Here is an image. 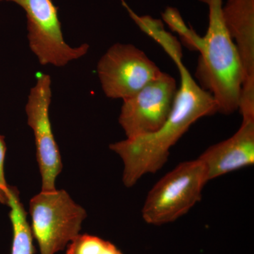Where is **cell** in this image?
<instances>
[{
	"instance_id": "6da1fadb",
	"label": "cell",
	"mask_w": 254,
	"mask_h": 254,
	"mask_svg": "<svg viewBox=\"0 0 254 254\" xmlns=\"http://www.w3.org/2000/svg\"><path fill=\"white\" fill-rule=\"evenodd\" d=\"M176 64L181 83L171 113L163 126L154 133L110 145V149L123 160V181L127 187L134 186L147 174L157 173L168 161L172 147L193 123L218 113L212 95L200 88L182 62Z\"/></svg>"
},
{
	"instance_id": "7a4b0ae2",
	"label": "cell",
	"mask_w": 254,
	"mask_h": 254,
	"mask_svg": "<svg viewBox=\"0 0 254 254\" xmlns=\"http://www.w3.org/2000/svg\"><path fill=\"white\" fill-rule=\"evenodd\" d=\"M199 1L208 5L209 23L198 49L197 83L212 95L218 113L231 115L240 105L244 78L242 62L224 23L222 0Z\"/></svg>"
},
{
	"instance_id": "3957f363",
	"label": "cell",
	"mask_w": 254,
	"mask_h": 254,
	"mask_svg": "<svg viewBox=\"0 0 254 254\" xmlns=\"http://www.w3.org/2000/svg\"><path fill=\"white\" fill-rule=\"evenodd\" d=\"M208 181L200 159L180 163L148 192L142 209L143 220L157 226L175 222L201 200L202 190Z\"/></svg>"
},
{
	"instance_id": "277c9868",
	"label": "cell",
	"mask_w": 254,
	"mask_h": 254,
	"mask_svg": "<svg viewBox=\"0 0 254 254\" xmlns=\"http://www.w3.org/2000/svg\"><path fill=\"white\" fill-rule=\"evenodd\" d=\"M31 230L41 254H55L67 247L81 230L86 210L65 190L42 191L30 200Z\"/></svg>"
},
{
	"instance_id": "5b68a950",
	"label": "cell",
	"mask_w": 254,
	"mask_h": 254,
	"mask_svg": "<svg viewBox=\"0 0 254 254\" xmlns=\"http://www.w3.org/2000/svg\"><path fill=\"white\" fill-rule=\"evenodd\" d=\"M11 1L24 10L31 51L42 65L62 67L88 53L89 45L73 48L64 39L58 7L52 0H0Z\"/></svg>"
},
{
	"instance_id": "8992f818",
	"label": "cell",
	"mask_w": 254,
	"mask_h": 254,
	"mask_svg": "<svg viewBox=\"0 0 254 254\" xmlns=\"http://www.w3.org/2000/svg\"><path fill=\"white\" fill-rule=\"evenodd\" d=\"M97 73L107 97L125 100L158 77L162 71L136 46L116 43L100 58Z\"/></svg>"
},
{
	"instance_id": "52a82bcc",
	"label": "cell",
	"mask_w": 254,
	"mask_h": 254,
	"mask_svg": "<svg viewBox=\"0 0 254 254\" xmlns=\"http://www.w3.org/2000/svg\"><path fill=\"white\" fill-rule=\"evenodd\" d=\"M177 90L175 78L162 71L139 91L123 100L119 123L127 138L158 131L171 113Z\"/></svg>"
},
{
	"instance_id": "ba28073f",
	"label": "cell",
	"mask_w": 254,
	"mask_h": 254,
	"mask_svg": "<svg viewBox=\"0 0 254 254\" xmlns=\"http://www.w3.org/2000/svg\"><path fill=\"white\" fill-rule=\"evenodd\" d=\"M51 99V78L48 74L42 73L30 91L26 105L28 125L34 133L42 191L56 190L55 181L63 170L61 155L50 123Z\"/></svg>"
},
{
	"instance_id": "9c48e42d",
	"label": "cell",
	"mask_w": 254,
	"mask_h": 254,
	"mask_svg": "<svg viewBox=\"0 0 254 254\" xmlns=\"http://www.w3.org/2000/svg\"><path fill=\"white\" fill-rule=\"evenodd\" d=\"M222 14L243 69L239 109L251 111L254 110V0H226Z\"/></svg>"
},
{
	"instance_id": "30bf717a",
	"label": "cell",
	"mask_w": 254,
	"mask_h": 254,
	"mask_svg": "<svg viewBox=\"0 0 254 254\" xmlns=\"http://www.w3.org/2000/svg\"><path fill=\"white\" fill-rule=\"evenodd\" d=\"M204 164L209 181L254 163V118H243L236 133L209 147L198 158Z\"/></svg>"
},
{
	"instance_id": "8fae6325",
	"label": "cell",
	"mask_w": 254,
	"mask_h": 254,
	"mask_svg": "<svg viewBox=\"0 0 254 254\" xmlns=\"http://www.w3.org/2000/svg\"><path fill=\"white\" fill-rule=\"evenodd\" d=\"M9 218L12 225L13 238L11 254H34L33 236L27 220V214L19 198V192L10 187Z\"/></svg>"
},
{
	"instance_id": "7c38bea8",
	"label": "cell",
	"mask_w": 254,
	"mask_h": 254,
	"mask_svg": "<svg viewBox=\"0 0 254 254\" xmlns=\"http://www.w3.org/2000/svg\"><path fill=\"white\" fill-rule=\"evenodd\" d=\"M123 6L126 8L132 19L141 28L142 31L153 37L155 40L163 46L164 49L168 52L175 63L182 61V48L177 38L173 35L165 31L163 23L160 20L155 19L151 16H138L135 14L124 0H121Z\"/></svg>"
},
{
	"instance_id": "4fadbf2b",
	"label": "cell",
	"mask_w": 254,
	"mask_h": 254,
	"mask_svg": "<svg viewBox=\"0 0 254 254\" xmlns=\"http://www.w3.org/2000/svg\"><path fill=\"white\" fill-rule=\"evenodd\" d=\"M66 254H123L109 241L88 234H79L67 245Z\"/></svg>"
},
{
	"instance_id": "5bb4252c",
	"label": "cell",
	"mask_w": 254,
	"mask_h": 254,
	"mask_svg": "<svg viewBox=\"0 0 254 254\" xmlns=\"http://www.w3.org/2000/svg\"><path fill=\"white\" fill-rule=\"evenodd\" d=\"M163 18L173 31L177 32L182 37L186 46L198 50L201 38L193 30L187 27L178 10L173 7L167 8L163 13Z\"/></svg>"
},
{
	"instance_id": "9a60e30c",
	"label": "cell",
	"mask_w": 254,
	"mask_h": 254,
	"mask_svg": "<svg viewBox=\"0 0 254 254\" xmlns=\"http://www.w3.org/2000/svg\"><path fill=\"white\" fill-rule=\"evenodd\" d=\"M6 145L4 137L0 134V203L8 205L9 200L10 186L5 178L4 160Z\"/></svg>"
}]
</instances>
